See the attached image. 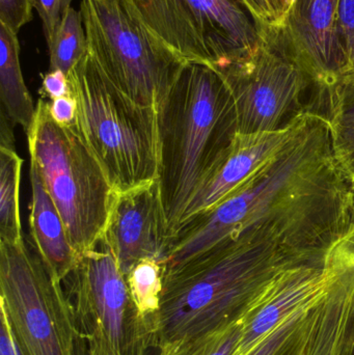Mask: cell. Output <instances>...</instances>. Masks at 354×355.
<instances>
[{"mask_svg":"<svg viewBox=\"0 0 354 355\" xmlns=\"http://www.w3.org/2000/svg\"><path fill=\"white\" fill-rule=\"evenodd\" d=\"M353 217V188L335 159L328 119L313 112L274 162L180 227L162 266H177L220 242L263 229L278 230L306 250L326 252Z\"/></svg>","mask_w":354,"mask_h":355,"instance_id":"6da1fadb","label":"cell"},{"mask_svg":"<svg viewBox=\"0 0 354 355\" xmlns=\"http://www.w3.org/2000/svg\"><path fill=\"white\" fill-rule=\"evenodd\" d=\"M326 252L301 248L278 230L263 229L220 242L163 269L154 347L182 343L249 320L283 270Z\"/></svg>","mask_w":354,"mask_h":355,"instance_id":"7a4b0ae2","label":"cell"},{"mask_svg":"<svg viewBox=\"0 0 354 355\" xmlns=\"http://www.w3.org/2000/svg\"><path fill=\"white\" fill-rule=\"evenodd\" d=\"M157 112V180L172 240L189 205L222 162L236 125L224 77L197 62L185 64Z\"/></svg>","mask_w":354,"mask_h":355,"instance_id":"3957f363","label":"cell"},{"mask_svg":"<svg viewBox=\"0 0 354 355\" xmlns=\"http://www.w3.org/2000/svg\"><path fill=\"white\" fill-rule=\"evenodd\" d=\"M68 76L77 102V129L114 191H127L157 180V110L133 101L116 89L89 52Z\"/></svg>","mask_w":354,"mask_h":355,"instance_id":"277c9868","label":"cell"},{"mask_svg":"<svg viewBox=\"0 0 354 355\" xmlns=\"http://www.w3.org/2000/svg\"><path fill=\"white\" fill-rule=\"evenodd\" d=\"M30 164L57 207L79 257L101 240L114 189L76 124L62 126L39 98L26 133Z\"/></svg>","mask_w":354,"mask_h":355,"instance_id":"5b68a950","label":"cell"},{"mask_svg":"<svg viewBox=\"0 0 354 355\" xmlns=\"http://www.w3.org/2000/svg\"><path fill=\"white\" fill-rule=\"evenodd\" d=\"M79 10L87 52L106 78L158 112L186 62L143 26L126 0H81Z\"/></svg>","mask_w":354,"mask_h":355,"instance_id":"8992f818","label":"cell"},{"mask_svg":"<svg viewBox=\"0 0 354 355\" xmlns=\"http://www.w3.org/2000/svg\"><path fill=\"white\" fill-rule=\"evenodd\" d=\"M0 312L8 319L21 355H83L62 282L26 240L0 241Z\"/></svg>","mask_w":354,"mask_h":355,"instance_id":"52a82bcc","label":"cell"},{"mask_svg":"<svg viewBox=\"0 0 354 355\" xmlns=\"http://www.w3.org/2000/svg\"><path fill=\"white\" fill-rule=\"evenodd\" d=\"M143 26L186 62L227 68L257 53L269 29L241 0H126Z\"/></svg>","mask_w":354,"mask_h":355,"instance_id":"ba28073f","label":"cell"},{"mask_svg":"<svg viewBox=\"0 0 354 355\" xmlns=\"http://www.w3.org/2000/svg\"><path fill=\"white\" fill-rule=\"evenodd\" d=\"M218 71L230 92L236 132L240 135L282 127L311 81L291 53L282 31H270L251 58Z\"/></svg>","mask_w":354,"mask_h":355,"instance_id":"9c48e42d","label":"cell"},{"mask_svg":"<svg viewBox=\"0 0 354 355\" xmlns=\"http://www.w3.org/2000/svg\"><path fill=\"white\" fill-rule=\"evenodd\" d=\"M64 282H68L67 295L76 320L96 321L124 354L143 355L152 346L149 333L137 318L126 277L103 240L79 257Z\"/></svg>","mask_w":354,"mask_h":355,"instance_id":"30bf717a","label":"cell"},{"mask_svg":"<svg viewBox=\"0 0 354 355\" xmlns=\"http://www.w3.org/2000/svg\"><path fill=\"white\" fill-rule=\"evenodd\" d=\"M340 0H292L281 29L291 53L328 99L346 75L339 27Z\"/></svg>","mask_w":354,"mask_h":355,"instance_id":"8fae6325","label":"cell"},{"mask_svg":"<svg viewBox=\"0 0 354 355\" xmlns=\"http://www.w3.org/2000/svg\"><path fill=\"white\" fill-rule=\"evenodd\" d=\"M101 240L125 277L145 259L163 262L172 239L158 180L114 192Z\"/></svg>","mask_w":354,"mask_h":355,"instance_id":"7c38bea8","label":"cell"},{"mask_svg":"<svg viewBox=\"0 0 354 355\" xmlns=\"http://www.w3.org/2000/svg\"><path fill=\"white\" fill-rule=\"evenodd\" d=\"M340 275V264L330 248L324 256L283 270L274 279L261 308L247 321L233 355L249 354L289 317L314 308L328 296Z\"/></svg>","mask_w":354,"mask_h":355,"instance_id":"4fadbf2b","label":"cell"},{"mask_svg":"<svg viewBox=\"0 0 354 355\" xmlns=\"http://www.w3.org/2000/svg\"><path fill=\"white\" fill-rule=\"evenodd\" d=\"M312 114L299 112L276 130L235 133L222 162L189 205L180 227L193 217L224 202L274 162L307 126Z\"/></svg>","mask_w":354,"mask_h":355,"instance_id":"5bb4252c","label":"cell"},{"mask_svg":"<svg viewBox=\"0 0 354 355\" xmlns=\"http://www.w3.org/2000/svg\"><path fill=\"white\" fill-rule=\"evenodd\" d=\"M29 179L31 186L29 230L33 248L50 272L64 282L76 266L79 256L71 244L57 207L33 164L29 168Z\"/></svg>","mask_w":354,"mask_h":355,"instance_id":"9a60e30c","label":"cell"},{"mask_svg":"<svg viewBox=\"0 0 354 355\" xmlns=\"http://www.w3.org/2000/svg\"><path fill=\"white\" fill-rule=\"evenodd\" d=\"M0 99L1 108L25 133L35 120V106L23 77L18 35L0 24Z\"/></svg>","mask_w":354,"mask_h":355,"instance_id":"2e32d148","label":"cell"},{"mask_svg":"<svg viewBox=\"0 0 354 355\" xmlns=\"http://www.w3.org/2000/svg\"><path fill=\"white\" fill-rule=\"evenodd\" d=\"M326 103L335 159L354 189V83L339 87Z\"/></svg>","mask_w":354,"mask_h":355,"instance_id":"e0dca14e","label":"cell"},{"mask_svg":"<svg viewBox=\"0 0 354 355\" xmlns=\"http://www.w3.org/2000/svg\"><path fill=\"white\" fill-rule=\"evenodd\" d=\"M24 160L16 150L0 148V241H20V183Z\"/></svg>","mask_w":354,"mask_h":355,"instance_id":"ac0fdd59","label":"cell"},{"mask_svg":"<svg viewBox=\"0 0 354 355\" xmlns=\"http://www.w3.org/2000/svg\"><path fill=\"white\" fill-rule=\"evenodd\" d=\"M126 279L137 318L145 327L153 342L156 315L159 310L163 288L161 261L155 259L141 261L131 269Z\"/></svg>","mask_w":354,"mask_h":355,"instance_id":"d6986e66","label":"cell"},{"mask_svg":"<svg viewBox=\"0 0 354 355\" xmlns=\"http://www.w3.org/2000/svg\"><path fill=\"white\" fill-rule=\"evenodd\" d=\"M48 50L49 70H60L67 75L87 54V35L80 10L72 6L64 10L62 22Z\"/></svg>","mask_w":354,"mask_h":355,"instance_id":"ffe728a7","label":"cell"},{"mask_svg":"<svg viewBox=\"0 0 354 355\" xmlns=\"http://www.w3.org/2000/svg\"><path fill=\"white\" fill-rule=\"evenodd\" d=\"M247 321L197 339L159 348L157 355H233L240 343Z\"/></svg>","mask_w":354,"mask_h":355,"instance_id":"44dd1931","label":"cell"},{"mask_svg":"<svg viewBox=\"0 0 354 355\" xmlns=\"http://www.w3.org/2000/svg\"><path fill=\"white\" fill-rule=\"evenodd\" d=\"M310 310L299 311L289 317L247 355H294L297 339Z\"/></svg>","mask_w":354,"mask_h":355,"instance_id":"7402d4cb","label":"cell"},{"mask_svg":"<svg viewBox=\"0 0 354 355\" xmlns=\"http://www.w3.org/2000/svg\"><path fill=\"white\" fill-rule=\"evenodd\" d=\"M339 27L347 64L346 75L340 87L354 83V0H340Z\"/></svg>","mask_w":354,"mask_h":355,"instance_id":"603a6c76","label":"cell"},{"mask_svg":"<svg viewBox=\"0 0 354 355\" xmlns=\"http://www.w3.org/2000/svg\"><path fill=\"white\" fill-rule=\"evenodd\" d=\"M37 0H0V24L18 35L33 18Z\"/></svg>","mask_w":354,"mask_h":355,"instance_id":"cb8c5ba5","label":"cell"},{"mask_svg":"<svg viewBox=\"0 0 354 355\" xmlns=\"http://www.w3.org/2000/svg\"><path fill=\"white\" fill-rule=\"evenodd\" d=\"M85 338L83 355H126L110 342L103 329L96 321H77Z\"/></svg>","mask_w":354,"mask_h":355,"instance_id":"d4e9b609","label":"cell"},{"mask_svg":"<svg viewBox=\"0 0 354 355\" xmlns=\"http://www.w3.org/2000/svg\"><path fill=\"white\" fill-rule=\"evenodd\" d=\"M73 0H37V10L42 21V28L45 35L47 47L51 45L56 31L62 22V15L70 8Z\"/></svg>","mask_w":354,"mask_h":355,"instance_id":"484cf974","label":"cell"},{"mask_svg":"<svg viewBox=\"0 0 354 355\" xmlns=\"http://www.w3.org/2000/svg\"><path fill=\"white\" fill-rule=\"evenodd\" d=\"M49 114L54 122L62 126H71L76 124L77 102L74 96H64L48 101Z\"/></svg>","mask_w":354,"mask_h":355,"instance_id":"4316f807","label":"cell"},{"mask_svg":"<svg viewBox=\"0 0 354 355\" xmlns=\"http://www.w3.org/2000/svg\"><path fill=\"white\" fill-rule=\"evenodd\" d=\"M42 93L50 100L71 95L70 80L66 73L60 70H49L42 81Z\"/></svg>","mask_w":354,"mask_h":355,"instance_id":"83f0119b","label":"cell"},{"mask_svg":"<svg viewBox=\"0 0 354 355\" xmlns=\"http://www.w3.org/2000/svg\"><path fill=\"white\" fill-rule=\"evenodd\" d=\"M339 260L354 270V217L346 229L330 245Z\"/></svg>","mask_w":354,"mask_h":355,"instance_id":"f1b7e54d","label":"cell"},{"mask_svg":"<svg viewBox=\"0 0 354 355\" xmlns=\"http://www.w3.org/2000/svg\"><path fill=\"white\" fill-rule=\"evenodd\" d=\"M254 18L266 29L281 31L278 20L267 0H241Z\"/></svg>","mask_w":354,"mask_h":355,"instance_id":"f546056e","label":"cell"},{"mask_svg":"<svg viewBox=\"0 0 354 355\" xmlns=\"http://www.w3.org/2000/svg\"><path fill=\"white\" fill-rule=\"evenodd\" d=\"M15 123L8 116L6 110L0 108V148L16 150L15 146L14 128Z\"/></svg>","mask_w":354,"mask_h":355,"instance_id":"4dcf8cb0","label":"cell"},{"mask_svg":"<svg viewBox=\"0 0 354 355\" xmlns=\"http://www.w3.org/2000/svg\"><path fill=\"white\" fill-rule=\"evenodd\" d=\"M267 1L270 8H272V12H274V16H276V20H278L280 29H282L284 26L285 17H286L292 0H267Z\"/></svg>","mask_w":354,"mask_h":355,"instance_id":"1f68e13d","label":"cell"},{"mask_svg":"<svg viewBox=\"0 0 354 355\" xmlns=\"http://www.w3.org/2000/svg\"><path fill=\"white\" fill-rule=\"evenodd\" d=\"M353 208H354V189H353Z\"/></svg>","mask_w":354,"mask_h":355,"instance_id":"d6a6232c","label":"cell"}]
</instances>
